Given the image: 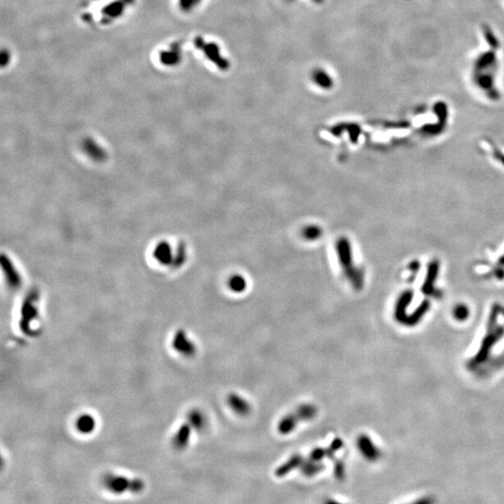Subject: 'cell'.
<instances>
[{"label": "cell", "mask_w": 504, "mask_h": 504, "mask_svg": "<svg viewBox=\"0 0 504 504\" xmlns=\"http://www.w3.org/2000/svg\"><path fill=\"white\" fill-rule=\"evenodd\" d=\"M187 421L195 431H202L206 426V418L199 409H193L187 416Z\"/></svg>", "instance_id": "16"}, {"label": "cell", "mask_w": 504, "mask_h": 504, "mask_svg": "<svg viewBox=\"0 0 504 504\" xmlns=\"http://www.w3.org/2000/svg\"><path fill=\"white\" fill-rule=\"evenodd\" d=\"M312 1H314V2H315V3H317V4H322V3H323V1H324V0H312Z\"/></svg>", "instance_id": "23"}, {"label": "cell", "mask_w": 504, "mask_h": 504, "mask_svg": "<svg viewBox=\"0 0 504 504\" xmlns=\"http://www.w3.org/2000/svg\"><path fill=\"white\" fill-rule=\"evenodd\" d=\"M303 461H304V458L301 454L292 455L287 462L281 464L279 468L275 471V475L277 477L286 476L290 472H292L296 469H300L301 465Z\"/></svg>", "instance_id": "11"}, {"label": "cell", "mask_w": 504, "mask_h": 504, "mask_svg": "<svg viewBox=\"0 0 504 504\" xmlns=\"http://www.w3.org/2000/svg\"><path fill=\"white\" fill-rule=\"evenodd\" d=\"M102 484L107 491L114 495L141 493L145 488V484L140 478H131L116 473L106 474L102 479Z\"/></svg>", "instance_id": "2"}, {"label": "cell", "mask_w": 504, "mask_h": 504, "mask_svg": "<svg viewBox=\"0 0 504 504\" xmlns=\"http://www.w3.org/2000/svg\"><path fill=\"white\" fill-rule=\"evenodd\" d=\"M504 336V327L497 324V310L492 312L489 323L487 326V333L484 337L483 342L481 343L479 351L469 362V368L475 370L477 367L481 366L486 362L489 358L491 350L494 345Z\"/></svg>", "instance_id": "1"}, {"label": "cell", "mask_w": 504, "mask_h": 504, "mask_svg": "<svg viewBox=\"0 0 504 504\" xmlns=\"http://www.w3.org/2000/svg\"><path fill=\"white\" fill-rule=\"evenodd\" d=\"M333 463V473H334V476L337 480L339 481H343L345 477V466H344V463L340 460H334Z\"/></svg>", "instance_id": "19"}, {"label": "cell", "mask_w": 504, "mask_h": 504, "mask_svg": "<svg viewBox=\"0 0 504 504\" xmlns=\"http://www.w3.org/2000/svg\"><path fill=\"white\" fill-rule=\"evenodd\" d=\"M97 427V419L91 414H81L76 419V431L81 435H90L94 433Z\"/></svg>", "instance_id": "9"}, {"label": "cell", "mask_w": 504, "mask_h": 504, "mask_svg": "<svg viewBox=\"0 0 504 504\" xmlns=\"http://www.w3.org/2000/svg\"><path fill=\"white\" fill-rule=\"evenodd\" d=\"M227 403L237 416L247 417L251 412V405L245 398L236 394L230 393L227 397Z\"/></svg>", "instance_id": "8"}, {"label": "cell", "mask_w": 504, "mask_h": 504, "mask_svg": "<svg viewBox=\"0 0 504 504\" xmlns=\"http://www.w3.org/2000/svg\"><path fill=\"white\" fill-rule=\"evenodd\" d=\"M299 423H300V420L298 419L294 412L286 415L279 421V426H278L279 433L282 435L290 434L295 429Z\"/></svg>", "instance_id": "13"}, {"label": "cell", "mask_w": 504, "mask_h": 504, "mask_svg": "<svg viewBox=\"0 0 504 504\" xmlns=\"http://www.w3.org/2000/svg\"><path fill=\"white\" fill-rule=\"evenodd\" d=\"M194 45L197 49L204 53L205 57L210 60L213 64L221 70H227L230 67L229 61L222 57L220 51V47L214 42L206 43L204 39L197 37L194 40Z\"/></svg>", "instance_id": "3"}, {"label": "cell", "mask_w": 504, "mask_h": 504, "mask_svg": "<svg viewBox=\"0 0 504 504\" xmlns=\"http://www.w3.org/2000/svg\"><path fill=\"white\" fill-rule=\"evenodd\" d=\"M325 468V465L322 462H316L310 458L304 459L300 467V471L306 477H313L318 473L322 472Z\"/></svg>", "instance_id": "15"}, {"label": "cell", "mask_w": 504, "mask_h": 504, "mask_svg": "<svg viewBox=\"0 0 504 504\" xmlns=\"http://www.w3.org/2000/svg\"><path fill=\"white\" fill-rule=\"evenodd\" d=\"M201 0H179V5L181 11L189 12L198 6Z\"/></svg>", "instance_id": "20"}, {"label": "cell", "mask_w": 504, "mask_h": 504, "mask_svg": "<svg viewBox=\"0 0 504 504\" xmlns=\"http://www.w3.org/2000/svg\"><path fill=\"white\" fill-rule=\"evenodd\" d=\"M311 79L317 85L323 90H330L333 88V79L324 69L316 68L313 70Z\"/></svg>", "instance_id": "14"}, {"label": "cell", "mask_w": 504, "mask_h": 504, "mask_svg": "<svg viewBox=\"0 0 504 504\" xmlns=\"http://www.w3.org/2000/svg\"><path fill=\"white\" fill-rule=\"evenodd\" d=\"M356 444L361 455L367 462H376L381 458V451L367 434L359 435L356 441Z\"/></svg>", "instance_id": "5"}, {"label": "cell", "mask_w": 504, "mask_h": 504, "mask_svg": "<svg viewBox=\"0 0 504 504\" xmlns=\"http://www.w3.org/2000/svg\"><path fill=\"white\" fill-rule=\"evenodd\" d=\"M126 3L122 0H117L112 3H109L107 6H105L102 9V15H103V21L105 22L111 21L114 19H117L120 16L122 15Z\"/></svg>", "instance_id": "10"}, {"label": "cell", "mask_w": 504, "mask_h": 504, "mask_svg": "<svg viewBox=\"0 0 504 504\" xmlns=\"http://www.w3.org/2000/svg\"><path fill=\"white\" fill-rule=\"evenodd\" d=\"M193 427L188 421L184 422L175 432L172 438V444L178 450H183L187 448L192 438Z\"/></svg>", "instance_id": "6"}, {"label": "cell", "mask_w": 504, "mask_h": 504, "mask_svg": "<svg viewBox=\"0 0 504 504\" xmlns=\"http://www.w3.org/2000/svg\"><path fill=\"white\" fill-rule=\"evenodd\" d=\"M318 408L311 403H302L295 409L294 413L298 419L302 421H310L318 415Z\"/></svg>", "instance_id": "17"}, {"label": "cell", "mask_w": 504, "mask_h": 504, "mask_svg": "<svg viewBox=\"0 0 504 504\" xmlns=\"http://www.w3.org/2000/svg\"><path fill=\"white\" fill-rule=\"evenodd\" d=\"M453 318L459 322H466L470 317L469 307L464 303H459L453 308Z\"/></svg>", "instance_id": "18"}, {"label": "cell", "mask_w": 504, "mask_h": 504, "mask_svg": "<svg viewBox=\"0 0 504 504\" xmlns=\"http://www.w3.org/2000/svg\"><path fill=\"white\" fill-rule=\"evenodd\" d=\"M9 60H10V54L8 51L6 50H3L2 53H1V65L2 66H5L6 64L9 63Z\"/></svg>", "instance_id": "21"}, {"label": "cell", "mask_w": 504, "mask_h": 504, "mask_svg": "<svg viewBox=\"0 0 504 504\" xmlns=\"http://www.w3.org/2000/svg\"><path fill=\"white\" fill-rule=\"evenodd\" d=\"M159 59L161 63L167 66H174L179 64L181 60V48L174 44L169 48V50H165L160 53Z\"/></svg>", "instance_id": "12"}, {"label": "cell", "mask_w": 504, "mask_h": 504, "mask_svg": "<svg viewBox=\"0 0 504 504\" xmlns=\"http://www.w3.org/2000/svg\"><path fill=\"white\" fill-rule=\"evenodd\" d=\"M122 1H124L126 4H133L135 0H122Z\"/></svg>", "instance_id": "22"}, {"label": "cell", "mask_w": 504, "mask_h": 504, "mask_svg": "<svg viewBox=\"0 0 504 504\" xmlns=\"http://www.w3.org/2000/svg\"><path fill=\"white\" fill-rule=\"evenodd\" d=\"M288 1H293V0H288Z\"/></svg>", "instance_id": "24"}, {"label": "cell", "mask_w": 504, "mask_h": 504, "mask_svg": "<svg viewBox=\"0 0 504 504\" xmlns=\"http://www.w3.org/2000/svg\"><path fill=\"white\" fill-rule=\"evenodd\" d=\"M343 446V441L341 438H335L331 443L330 446L327 448L317 447L311 451L309 458L316 462H322L324 459L328 458L330 460L334 459V455L337 451L340 450Z\"/></svg>", "instance_id": "7"}, {"label": "cell", "mask_w": 504, "mask_h": 504, "mask_svg": "<svg viewBox=\"0 0 504 504\" xmlns=\"http://www.w3.org/2000/svg\"><path fill=\"white\" fill-rule=\"evenodd\" d=\"M171 346L174 351L184 358H192L196 354L197 351L195 343H193L192 339L182 329L178 330L174 334L172 338Z\"/></svg>", "instance_id": "4"}]
</instances>
